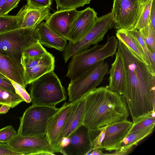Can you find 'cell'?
<instances>
[{"instance_id": "cell-1", "label": "cell", "mask_w": 155, "mask_h": 155, "mask_svg": "<svg viewBox=\"0 0 155 155\" xmlns=\"http://www.w3.org/2000/svg\"><path fill=\"white\" fill-rule=\"evenodd\" d=\"M118 40L117 52L122 60L125 74V88L122 96L133 121L155 111V74L149 65L139 61Z\"/></svg>"}, {"instance_id": "cell-2", "label": "cell", "mask_w": 155, "mask_h": 155, "mask_svg": "<svg viewBox=\"0 0 155 155\" xmlns=\"http://www.w3.org/2000/svg\"><path fill=\"white\" fill-rule=\"evenodd\" d=\"M83 124L91 133L113 123L127 120L129 112L122 96L107 86L96 88L85 95Z\"/></svg>"}, {"instance_id": "cell-3", "label": "cell", "mask_w": 155, "mask_h": 155, "mask_svg": "<svg viewBox=\"0 0 155 155\" xmlns=\"http://www.w3.org/2000/svg\"><path fill=\"white\" fill-rule=\"evenodd\" d=\"M106 43L98 44L73 55L68 66L66 75L71 80L79 77L91 67L108 57H113L116 53L118 39L114 36H108Z\"/></svg>"}, {"instance_id": "cell-4", "label": "cell", "mask_w": 155, "mask_h": 155, "mask_svg": "<svg viewBox=\"0 0 155 155\" xmlns=\"http://www.w3.org/2000/svg\"><path fill=\"white\" fill-rule=\"evenodd\" d=\"M30 84V96L32 104L55 107L66 99L65 88L54 71L43 75Z\"/></svg>"}, {"instance_id": "cell-5", "label": "cell", "mask_w": 155, "mask_h": 155, "mask_svg": "<svg viewBox=\"0 0 155 155\" xmlns=\"http://www.w3.org/2000/svg\"><path fill=\"white\" fill-rule=\"evenodd\" d=\"M38 41L36 27L0 33V53L20 63L24 49Z\"/></svg>"}, {"instance_id": "cell-6", "label": "cell", "mask_w": 155, "mask_h": 155, "mask_svg": "<svg viewBox=\"0 0 155 155\" xmlns=\"http://www.w3.org/2000/svg\"><path fill=\"white\" fill-rule=\"evenodd\" d=\"M108 64L104 60L94 64L77 78L71 81L67 88L69 102L80 100L89 92L96 88L109 74Z\"/></svg>"}, {"instance_id": "cell-7", "label": "cell", "mask_w": 155, "mask_h": 155, "mask_svg": "<svg viewBox=\"0 0 155 155\" xmlns=\"http://www.w3.org/2000/svg\"><path fill=\"white\" fill-rule=\"evenodd\" d=\"M59 109L55 107L32 104L26 110L20 117L17 134L22 136H45L49 118Z\"/></svg>"}, {"instance_id": "cell-8", "label": "cell", "mask_w": 155, "mask_h": 155, "mask_svg": "<svg viewBox=\"0 0 155 155\" xmlns=\"http://www.w3.org/2000/svg\"><path fill=\"white\" fill-rule=\"evenodd\" d=\"M114 25L111 12L97 17L92 28L82 38L74 44L69 42L62 51L66 63L74 54L88 49L102 41L108 31Z\"/></svg>"}, {"instance_id": "cell-9", "label": "cell", "mask_w": 155, "mask_h": 155, "mask_svg": "<svg viewBox=\"0 0 155 155\" xmlns=\"http://www.w3.org/2000/svg\"><path fill=\"white\" fill-rule=\"evenodd\" d=\"M145 5L141 0H114L112 12L114 28L135 29Z\"/></svg>"}, {"instance_id": "cell-10", "label": "cell", "mask_w": 155, "mask_h": 155, "mask_svg": "<svg viewBox=\"0 0 155 155\" xmlns=\"http://www.w3.org/2000/svg\"><path fill=\"white\" fill-rule=\"evenodd\" d=\"M24 80L27 86L43 75L54 71V57L48 52L33 57L21 56L20 60Z\"/></svg>"}, {"instance_id": "cell-11", "label": "cell", "mask_w": 155, "mask_h": 155, "mask_svg": "<svg viewBox=\"0 0 155 155\" xmlns=\"http://www.w3.org/2000/svg\"><path fill=\"white\" fill-rule=\"evenodd\" d=\"M7 144L21 155H53L56 153L45 136H22L17 134Z\"/></svg>"}, {"instance_id": "cell-12", "label": "cell", "mask_w": 155, "mask_h": 155, "mask_svg": "<svg viewBox=\"0 0 155 155\" xmlns=\"http://www.w3.org/2000/svg\"><path fill=\"white\" fill-rule=\"evenodd\" d=\"M69 142L63 146L62 154L67 155H88L94 149L89 129L83 124L69 136Z\"/></svg>"}, {"instance_id": "cell-13", "label": "cell", "mask_w": 155, "mask_h": 155, "mask_svg": "<svg viewBox=\"0 0 155 155\" xmlns=\"http://www.w3.org/2000/svg\"><path fill=\"white\" fill-rule=\"evenodd\" d=\"M74 102H65L48 120L45 136L56 153L57 140L72 110Z\"/></svg>"}, {"instance_id": "cell-14", "label": "cell", "mask_w": 155, "mask_h": 155, "mask_svg": "<svg viewBox=\"0 0 155 155\" xmlns=\"http://www.w3.org/2000/svg\"><path fill=\"white\" fill-rule=\"evenodd\" d=\"M97 13L88 7L80 11L74 21L67 40L74 44L84 36L94 26L97 18Z\"/></svg>"}, {"instance_id": "cell-15", "label": "cell", "mask_w": 155, "mask_h": 155, "mask_svg": "<svg viewBox=\"0 0 155 155\" xmlns=\"http://www.w3.org/2000/svg\"><path fill=\"white\" fill-rule=\"evenodd\" d=\"M85 104V95L74 103L71 111L57 140L56 153L62 154L64 139H68L72 132L83 124Z\"/></svg>"}, {"instance_id": "cell-16", "label": "cell", "mask_w": 155, "mask_h": 155, "mask_svg": "<svg viewBox=\"0 0 155 155\" xmlns=\"http://www.w3.org/2000/svg\"><path fill=\"white\" fill-rule=\"evenodd\" d=\"M79 12L76 9L59 10L51 14L45 22L53 31L67 40L71 25Z\"/></svg>"}, {"instance_id": "cell-17", "label": "cell", "mask_w": 155, "mask_h": 155, "mask_svg": "<svg viewBox=\"0 0 155 155\" xmlns=\"http://www.w3.org/2000/svg\"><path fill=\"white\" fill-rule=\"evenodd\" d=\"M132 122L127 120L113 123L107 126L102 149L111 152L120 148L123 140L128 134Z\"/></svg>"}, {"instance_id": "cell-18", "label": "cell", "mask_w": 155, "mask_h": 155, "mask_svg": "<svg viewBox=\"0 0 155 155\" xmlns=\"http://www.w3.org/2000/svg\"><path fill=\"white\" fill-rule=\"evenodd\" d=\"M114 61L112 64L109 73V85L107 86L110 91L121 96L124 94L125 85V74L122 58L117 52Z\"/></svg>"}, {"instance_id": "cell-19", "label": "cell", "mask_w": 155, "mask_h": 155, "mask_svg": "<svg viewBox=\"0 0 155 155\" xmlns=\"http://www.w3.org/2000/svg\"><path fill=\"white\" fill-rule=\"evenodd\" d=\"M0 75L22 86L27 87L23 77L20 64L12 58L0 53Z\"/></svg>"}, {"instance_id": "cell-20", "label": "cell", "mask_w": 155, "mask_h": 155, "mask_svg": "<svg viewBox=\"0 0 155 155\" xmlns=\"http://www.w3.org/2000/svg\"><path fill=\"white\" fill-rule=\"evenodd\" d=\"M38 42L42 45L52 48L60 51L64 49L67 40L58 35L42 22L36 27Z\"/></svg>"}, {"instance_id": "cell-21", "label": "cell", "mask_w": 155, "mask_h": 155, "mask_svg": "<svg viewBox=\"0 0 155 155\" xmlns=\"http://www.w3.org/2000/svg\"><path fill=\"white\" fill-rule=\"evenodd\" d=\"M23 7L24 12L21 28L36 27L43 20H46L51 15L48 8H35L28 4Z\"/></svg>"}, {"instance_id": "cell-22", "label": "cell", "mask_w": 155, "mask_h": 155, "mask_svg": "<svg viewBox=\"0 0 155 155\" xmlns=\"http://www.w3.org/2000/svg\"><path fill=\"white\" fill-rule=\"evenodd\" d=\"M155 125L128 134L124 138L119 149L112 155H123L128 152L134 146L153 132Z\"/></svg>"}, {"instance_id": "cell-23", "label": "cell", "mask_w": 155, "mask_h": 155, "mask_svg": "<svg viewBox=\"0 0 155 155\" xmlns=\"http://www.w3.org/2000/svg\"><path fill=\"white\" fill-rule=\"evenodd\" d=\"M116 36L139 61L149 65L142 48L133 36L123 30H117Z\"/></svg>"}, {"instance_id": "cell-24", "label": "cell", "mask_w": 155, "mask_h": 155, "mask_svg": "<svg viewBox=\"0 0 155 155\" xmlns=\"http://www.w3.org/2000/svg\"><path fill=\"white\" fill-rule=\"evenodd\" d=\"M24 12L22 7L15 15H0V33L21 28Z\"/></svg>"}, {"instance_id": "cell-25", "label": "cell", "mask_w": 155, "mask_h": 155, "mask_svg": "<svg viewBox=\"0 0 155 155\" xmlns=\"http://www.w3.org/2000/svg\"><path fill=\"white\" fill-rule=\"evenodd\" d=\"M155 112L153 111L142 115L133 122L128 134L155 125Z\"/></svg>"}, {"instance_id": "cell-26", "label": "cell", "mask_w": 155, "mask_h": 155, "mask_svg": "<svg viewBox=\"0 0 155 155\" xmlns=\"http://www.w3.org/2000/svg\"><path fill=\"white\" fill-rule=\"evenodd\" d=\"M23 101V99L16 93L0 87V105L5 104L13 108Z\"/></svg>"}, {"instance_id": "cell-27", "label": "cell", "mask_w": 155, "mask_h": 155, "mask_svg": "<svg viewBox=\"0 0 155 155\" xmlns=\"http://www.w3.org/2000/svg\"><path fill=\"white\" fill-rule=\"evenodd\" d=\"M91 0H55L57 10L76 9L88 4Z\"/></svg>"}, {"instance_id": "cell-28", "label": "cell", "mask_w": 155, "mask_h": 155, "mask_svg": "<svg viewBox=\"0 0 155 155\" xmlns=\"http://www.w3.org/2000/svg\"><path fill=\"white\" fill-rule=\"evenodd\" d=\"M139 31L149 50L155 51V29L150 24Z\"/></svg>"}, {"instance_id": "cell-29", "label": "cell", "mask_w": 155, "mask_h": 155, "mask_svg": "<svg viewBox=\"0 0 155 155\" xmlns=\"http://www.w3.org/2000/svg\"><path fill=\"white\" fill-rule=\"evenodd\" d=\"M152 0H149L146 4L135 29L140 30L150 24V14Z\"/></svg>"}, {"instance_id": "cell-30", "label": "cell", "mask_w": 155, "mask_h": 155, "mask_svg": "<svg viewBox=\"0 0 155 155\" xmlns=\"http://www.w3.org/2000/svg\"><path fill=\"white\" fill-rule=\"evenodd\" d=\"M47 52L46 49L38 41L24 49L21 56L33 57L45 54Z\"/></svg>"}, {"instance_id": "cell-31", "label": "cell", "mask_w": 155, "mask_h": 155, "mask_svg": "<svg viewBox=\"0 0 155 155\" xmlns=\"http://www.w3.org/2000/svg\"><path fill=\"white\" fill-rule=\"evenodd\" d=\"M127 31L134 37L140 45L143 51L146 59L149 65L150 61V51L143 40L140 31L136 29Z\"/></svg>"}, {"instance_id": "cell-32", "label": "cell", "mask_w": 155, "mask_h": 155, "mask_svg": "<svg viewBox=\"0 0 155 155\" xmlns=\"http://www.w3.org/2000/svg\"><path fill=\"white\" fill-rule=\"evenodd\" d=\"M17 134L12 125H8L0 129V142L7 143Z\"/></svg>"}, {"instance_id": "cell-33", "label": "cell", "mask_w": 155, "mask_h": 155, "mask_svg": "<svg viewBox=\"0 0 155 155\" xmlns=\"http://www.w3.org/2000/svg\"><path fill=\"white\" fill-rule=\"evenodd\" d=\"M7 79L12 83L15 89L16 93L22 98L25 102L27 103L31 102L30 94L26 90L25 87L10 79Z\"/></svg>"}, {"instance_id": "cell-34", "label": "cell", "mask_w": 155, "mask_h": 155, "mask_svg": "<svg viewBox=\"0 0 155 155\" xmlns=\"http://www.w3.org/2000/svg\"><path fill=\"white\" fill-rule=\"evenodd\" d=\"M107 126L100 128L99 132L92 140L94 149H102V143L104 138Z\"/></svg>"}, {"instance_id": "cell-35", "label": "cell", "mask_w": 155, "mask_h": 155, "mask_svg": "<svg viewBox=\"0 0 155 155\" xmlns=\"http://www.w3.org/2000/svg\"><path fill=\"white\" fill-rule=\"evenodd\" d=\"M27 4L30 6L36 8H50L51 0H27Z\"/></svg>"}, {"instance_id": "cell-36", "label": "cell", "mask_w": 155, "mask_h": 155, "mask_svg": "<svg viewBox=\"0 0 155 155\" xmlns=\"http://www.w3.org/2000/svg\"><path fill=\"white\" fill-rule=\"evenodd\" d=\"M21 0H6L2 14V15H7L12 10L17 7Z\"/></svg>"}, {"instance_id": "cell-37", "label": "cell", "mask_w": 155, "mask_h": 155, "mask_svg": "<svg viewBox=\"0 0 155 155\" xmlns=\"http://www.w3.org/2000/svg\"><path fill=\"white\" fill-rule=\"evenodd\" d=\"M0 155H21L12 150L6 143H0Z\"/></svg>"}, {"instance_id": "cell-38", "label": "cell", "mask_w": 155, "mask_h": 155, "mask_svg": "<svg viewBox=\"0 0 155 155\" xmlns=\"http://www.w3.org/2000/svg\"><path fill=\"white\" fill-rule=\"evenodd\" d=\"M0 87L9 91L16 93L15 90L9 81L0 75Z\"/></svg>"}, {"instance_id": "cell-39", "label": "cell", "mask_w": 155, "mask_h": 155, "mask_svg": "<svg viewBox=\"0 0 155 155\" xmlns=\"http://www.w3.org/2000/svg\"><path fill=\"white\" fill-rule=\"evenodd\" d=\"M150 24L155 29V0H153L150 11Z\"/></svg>"}, {"instance_id": "cell-40", "label": "cell", "mask_w": 155, "mask_h": 155, "mask_svg": "<svg viewBox=\"0 0 155 155\" xmlns=\"http://www.w3.org/2000/svg\"><path fill=\"white\" fill-rule=\"evenodd\" d=\"M150 51V61L149 68L152 72L155 74V51Z\"/></svg>"}, {"instance_id": "cell-41", "label": "cell", "mask_w": 155, "mask_h": 155, "mask_svg": "<svg viewBox=\"0 0 155 155\" xmlns=\"http://www.w3.org/2000/svg\"><path fill=\"white\" fill-rule=\"evenodd\" d=\"M11 107L9 105L3 104L0 107V114H4L6 113Z\"/></svg>"}, {"instance_id": "cell-42", "label": "cell", "mask_w": 155, "mask_h": 155, "mask_svg": "<svg viewBox=\"0 0 155 155\" xmlns=\"http://www.w3.org/2000/svg\"><path fill=\"white\" fill-rule=\"evenodd\" d=\"M89 154L91 155H104L101 149H94Z\"/></svg>"}, {"instance_id": "cell-43", "label": "cell", "mask_w": 155, "mask_h": 155, "mask_svg": "<svg viewBox=\"0 0 155 155\" xmlns=\"http://www.w3.org/2000/svg\"><path fill=\"white\" fill-rule=\"evenodd\" d=\"M6 1V0H0V15H2V12Z\"/></svg>"}, {"instance_id": "cell-44", "label": "cell", "mask_w": 155, "mask_h": 155, "mask_svg": "<svg viewBox=\"0 0 155 155\" xmlns=\"http://www.w3.org/2000/svg\"><path fill=\"white\" fill-rule=\"evenodd\" d=\"M149 0H141L144 5H146L147 2Z\"/></svg>"}, {"instance_id": "cell-45", "label": "cell", "mask_w": 155, "mask_h": 155, "mask_svg": "<svg viewBox=\"0 0 155 155\" xmlns=\"http://www.w3.org/2000/svg\"></svg>"}]
</instances>
